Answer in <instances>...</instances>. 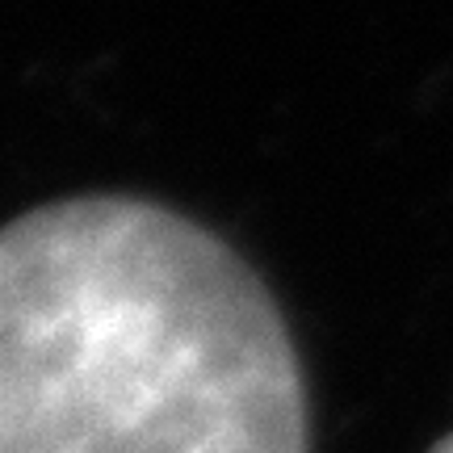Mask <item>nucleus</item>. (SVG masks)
<instances>
[{"label":"nucleus","mask_w":453,"mask_h":453,"mask_svg":"<svg viewBox=\"0 0 453 453\" xmlns=\"http://www.w3.org/2000/svg\"><path fill=\"white\" fill-rule=\"evenodd\" d=\"M433 453H453V437H445V441H437V445H433Z\"/></svg>","instance_id":"2"},{"label":"nucleus","mask_w":453,"mask_h":453,"mask_svg":"<svg viewBox=\"0 0 453 453\" xmlns=\"http://www.w3.org/2000/svg\"><path fill=\"white\" fill-rule=\"evenodd\" d=\"M0 453H311L303 365L269 286L147 197L9 219Z\"/></svg>","instance_id":"1"}]
</instances>
